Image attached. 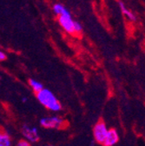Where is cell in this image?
<instances>
[{
	"label": "cell",
	"instance_id": "6da1fadb",
	"mask_svg": "<svg viewBox=\"0 0 145 146\" xmlns=\"http://www.w3.org/2000/svg\"><path fill=\"white\" fill-rule=\"evenodd\" d=\"M37 98L45 108L52 111H58L61 110V104L58 102L51 91L48 89H43L37 93Z\"/></svg>",
	"mask_w": 145,
	"mask_h": 146
},
{
	"label": "cell",
	"instance_id": "7a4b0ae2",
	"mask_svg": "<svg viewBox=\"0 0 145 146\" xmlns=\"http://www.w3.org/2000/svg\"><path fill=\"white\" fill-rule=\"evenodd\" d=\"M108 131H109V130L107 129L105 123L103 121H99L98 123H96V125L94 126V129H93V134H94L95 140L98 143L103 144V143L106 139Z\"/></svg>",
	"mask_w": 145,
	"mask_h": 146
},
{
	"label": "cell",
	"instance_id": "3957f363",
	"mask_svg": "<svg viewBox=\"0 0 145 146\" xmlns=\"http://www.w3.org/2000/svg\"><path fill=\"white\" fill-rule=\"evenodd\" d=\"M64 120L59 117H48L40 120V124L47 129H60L64 126Z\"/></svg>",
	"mask_w": 145,
	"mask_h": 146
},
{
	"label": "cell",
	"instance_id": "277c9868",
	"mask_svg": "<svg viewBox=\"0 0 145 146\" xmlns=\"http://www.w3.org/2000/svg\"><path fill=\"white\" fill-rule=\"evenodd\" d=\"M58 21L60 25L65 31H67L68 33H75V21L71 18V16H59Z\"/></svg>",
	"mask_w": 145,
	"mask_h": 146
},
{
	"label": "cell",
	"instance_id": "5b68a950",
	"mask_svg": "<svg viewBox=\"0 0 145 146\" xmlns=\"http://www.w3.org/2000/svg\"><path fill=\"white\" fill-rule=\"evenodd\" d=\"M23 135L24 137L30 142H37L39 139L38 129L35 127H30L28 125H24L23 129H22Z\"/></svg>",
	"mask_w": 145,
	"mask_h": 146
},
{
	"label": "cell",
	"instance_id": "8992f818",
	"mask_svg": "<svg viewBox=\"0 0 145 146\" xmlns=\"http://www.w3.org/2000/svg\"><path fill=\"white\" fill-rule=\"evenodd\" d=\"M118 139H119V137H118V134H117V131L114 129H111L108 131L106 139L103 145V146H113L118 142Z\"/></svg>",
	"mask_w": 145,
	"mask_h": 146
},
{
	"label": "cell",
	"instance_id": "52a82bcc",
	"mask_svg": "<svg viewBox=\"0 0 145 146\" xmlns=\"http://www.w3.org/2000/svg\"><path fill=\"white\" fill-rule=\"evenodd\" d=\"M118 5H119V8H120V10H121L122 13L127 18H128L129 20H130V21H132V22H135V21L136 20V16L134 15V13H133L131 11H130L128 8H127V7L125 6V5H124L122 2H119Z\"/></svg>",
	"mask_w": 145,
	"mask_h": 146
},
{
	"label": "cell",
	"instance_id": "ba28073f",
	"mask_svg": "<svg viewBox=\"0 0 145 146\" xmlns=\"http://www.w3.org/2000/svg\"><path fill=\"white\" fill-rule=\"evenodd\" d=\"M53 11L58 16H71L70 12L61 4H55L53 5Z\"/></svg>",
	"mask_w": 145,
	"mask_h": 146
},
{
	"label": "cell",
	"instance_id": "9c48e42d",
	"mask_svg": "<svg viewBox=\"0 0 145 146\" xmlns=\"http://www.w3.org/2000/svg\"><path fill=\"white\" fill-rule=\"evenodd\" d=\"M29 84H30V86L32 88V90L35 91L36 93H38V91H40L41 90L44 89V86H43V84L40 82H38V80H35L33 78L29 80Z\"/></svg>",
	"mask_w": 145,
	"mask_h": 146
},
{
	"label": "cell",
	"instance_id": "30bf717a",
	"mask_svg": "<svg viewBox=\"0 0 145 146\" xmlns=\"http://www.w3.org/2000/svg\"><path fill=\"white\" fill-rule=\"evenodd\" d=\"M11 137L7 133L2 132L0 134V146H11Z\"/></svg>",
	"mask_w": 145,
	"mask_h": 146
},
{
	"label": "cell",
	"instance_id": "8fae6325",
	"mask_svg": "<svg viewBox=\"0 0 145 146\" xmlns=\"http://www.w3.org/2000/svg\"><path fill=\"white\" fill-rule=\"evenodd\" d=\"M74 29H75V33H79V32H81L83 31V25L79 22L75 21Z\"/></svg>",
	"mask_w": 145,
	"mask_h": 146
},
{
	"label": "cell",
	"instance_id": "7c38bea8",
	"mask_svg": "<svg viewBox=\"0 0 145 146\" xmlns=\"http://www.w3.org/2000/svg\"><path fill=\"white\" fill-rule=\"evenodd\" d=\"M17 146H30L27 140H21L17 144Z\"/></svg>",
	"mask_w": 145,
	"mask_h": 146
},
{
	"label": "cell",
	"instance_id": "4fadbf2b",
	"mask_svg": "<svg viewBox=\"0 0 145 146\" xmlns=\"http://www.w3.org/2000/svg\"><path fill=\"white\" fill-rule=\"evenodd\" d=\"M6 58H7L6 54L4 51H2V50L0 51V60H1V61H5Z\"/></svg>",
	"mask_w": 145,
	"mask_h": 146
},
{
	"label": "cell",
	"instance_id": "5bb4252c",
	"mask_svg": "<svg viewBox=\"0 0 145 146\" xmlns=\"http://www.w3.org/2000/svg\"><path fill=\"white\" fill-rule=\"evenodd\" d=\"M22 101L24 103V102H26V101H27V98H23V100H22Z\"/></svg>",
	"mask_w": 145,
	"mask_h": 146
},
{
	"label": "cell",
	"instance_id": "9a60e30c",
	"mask_svg": "<svg viewBox=\"0 0 145 146\" xmlns=\"http://www.w3.org/2000/svg\"><path fill=\"white\" fill-rule=\"evenodd\" d=\"M45 146H50V145H45Z\"/></svg>",
	"mask_w": 145,
	"mask_h": 146
}]
</instances>
